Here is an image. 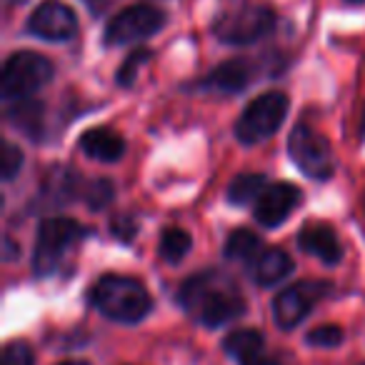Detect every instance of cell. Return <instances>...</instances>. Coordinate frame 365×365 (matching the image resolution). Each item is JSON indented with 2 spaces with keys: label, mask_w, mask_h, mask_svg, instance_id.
Returning a JSON list of instances; mask_svg holds the SVG:
<instances>
[{
  "label": "cell",
  "mask_w": 365,
  "mask_h": 365,
  "mask_svg": "<svg viewBox=\"0 0 365 365\" xmlns=\"http://www.w3.org/2000/svg\"><path fill=\"white\" fill-rule=\"evenodd\" d=\"M263 343L265 340L258 330L240 328V330H233V333L225 335L223 350L230 355V358H235L240 365H243L245 360H250V358H255V355L263 353Z\"/></svg>",
  "instance_id": "2e32d148"
},
{
  "label": "cell",
  "mask_w": 365,
  "mask_h": 365,
  "mask_svg": "<svg viewBox=\"0 0 365 365\" xmlns=\"http://www.w3.org/2000/svg\"><path fill=\"white\" fill-rule=\"evenodd\" d=\"M6 260H11L13 258V248H16V245H13V240L11 238H6Z\"/></svg>",
  "instance_id": "83f0119b"
},
{
  "label": "cell",
  "mask_w": 365,
  "mask_h": 365,
  "mask_svg": "<svg viewBox=\"0 0 365 365\" xmlns=\"http://www.w3.org/2000/svg\"><path fill=\"white\" fill-rule=\"evenodd\" d=\"M350 3H363V0H350Z\"/></svg>",
  "instance_id": "f546056e"
},
{
  "label": "cell",
  "mask_w": 365,
  "mask_h": 365,
  "mask_svg": "<svg viewBox=\"0 0 365 365\" xmlns=\"http://www.w3.org/2000/svg\"><path fill=\"white\" fill-rule=\"evenodd\" d=\"M113 182L110 180H106V178H101V180H93V182H88V188H86V203H88V208L91 210H103L106 205H110V200H113Z\"/></svg>",
  "instance_id": "7402d4cb"
},
{
  "label": "cell",
  "mask_w": 365,
  "mask_h": 365,
  "mask_svg": "<svg viewBox=\"0 0 365 365\" xmlns=\"http://www.w3.org/2000/svg\"><path fill=\"white\" fill-rule=\"evenodd\" d=\"M88 230L73 218H48L38 228L36 255H33V270L38 275H51L58 270L61 260L66 258L68 248L86 235Z\"/></svg>",
  "instance_id": "5b68a950"
},
{
  "label": "cell",
  "mask_w": 365,
  "mask_h": 365,
  "mask_svg": "<svg viewBox=\"0 0 365 365\" xmlns=\"http://www.w3.org/2000/svg\"><path fill=\"white\" fill-rule=\"evenodd\" d=\"M135 233H138V225L130 215H118V218H113V235L120 238L123 243H130Z\"/></svg>",
  "instance_id": "484cf974"
},
{
  "label": "cell",
  "mask_w": 365,
  "mask_h": 365,
  "mask_svg": "<svg viewBox=\"0 0 365 365\" xmlns=\"http://www.w3.org/2000/svg\"><path fill=\"white\" fill-rule=\"evenodd\" d=\"M91 303L115 323H140L153 308L145 285L128 275H103L91 290Z\"/></svg>",
  "instance_id": "7a4b0ae2"
},
{
  "label": "cell",
  "mask_w": 365,
  "mask_h": 365,
  "mask_svg": "<svg viewBox=\"0 0 365 365\" xmlns=\"http://www.w3.org/2000/svg\"><path fill=\"white\" fill-rule=\"evenodd\" d=\"M51 81L53 63L41 53L23 51L6 61L0 88H3V98H8V101H23V98H31L33 93H38L43 86H48Z\"/></svg>",
  "instance_id": "3957f363"
},
{
  "label": "cell",
  "mask_w": 365,
  "mask_h": 365,
  "mask_svg": "<svg viewBox=\"0 0 365 365\" xmlns=\"http://www.w3.org/2000/svg\"><path fill=\"white\" fill-rule=\"evenodd\" d=\"M190 233H185L182 228H168L163 230L160 243H158V253L165 263H180L185 255L190 253Z\"/></svg>",
  "instance_id": "d6986e66"
},
{
  "label": "cell",
  "mask_w": 365,
  "mask_h": 365,
  "mask_svg": "<svg viewBox=\"0 0 365 365\" xmlns=\"http://www.w3.org/2000/svg\"><path fill=\"white\" fill-rule=\"evenodd\" d=\"M165 23L158 8L153 6H130L120 11L106 28V43L108 46H125V43H135L143 38L158 33Z\"/></svg>",
  "instance_id": "9c48e42d"
},
{
  "label": "cell",
  "mask_w": 365,
  "mask_h": 365,
  "mask_svg": "<svg viewBox=\"0 0 365 365\" xmlns=\"http://www.w3.org/2000/svg\"><path fill=\"white\" fill-rule=\"evenodd\" d=\"M288 96L278 91L255 98L235 123V138L243 145H255V143L268 140L283 125L285 115H288Z\"/></svg>",
  "instance_id": "277c9868"
},
{
  "label": "cell",
  "mask_w": 365,
  "mask_h": 365,
  "mask_svg": "<svg viewBox=\"0 0 365 365\" xmlns=\"http://www.w3.org/2000/svg\"><path fill=\"white\" fill-rule=\"evenodd\" d=\"M298 245L305 253L315 255L320 263L325 265H335L343 258V248H340V240L335 235V230L328 223H310L300 230L298 235Z\"/></svg>",
  "instance_id": "7c38bea8"
},
{
  "label": "cell",
  "mask_w": 365,
  "mask_h": 365,
  "mask_svg": "<svg viewBox=\"0 0 365 365\" xmlns=\"http://www.w3.org/2000/svg\"><path fill=\"white\" fill-rule=\"evenodd\" d=\"M243 365H283V363H280V360H275V358H265V355L260 353V355H255V358L245 360Z\"/></svg>",
  "instance_id": "4316f807"
},
{
  "label": "cell",
  "mask_w": 365,
  "mask_h": 365,
  "mask_svg": "<svg viewBox=\"0 0 365 365\" xmlns=\"http://www.w3.org/2000/svg\"><path fill=\"white\" fill-rule=\"evenodd\" d=\"M250 81H253V66L243 58H235V61L215 68L205 81V86L220 93H240L250 86Z\"/></svg>",
  "instance_id": "9a60e30c"
},
{
  "label": "cell",
  "mask_w": 365,
  "mask_h": 365,
  "mask_svg": "<svg viewBox=\"0 0 365 365\" xmlns=\"http://www.w3.org/2000/svg\"><path fill=\"white\" fill-rule=\"evenodd\" d=\"M11 120L16 123L18 128H23L26 133H31L33 138H38V130H41V118H43V106L36 101H28L23 98L18 106L11 108Z\"/></svg>",
  "instance_id": "ffe728a7"
},
{
  "label": "cell",
  "mask_w": 365,
  "mask_h": 365,
  "mask_svg": "<svg viewBox=\"0 0 365 365\" xmlns=\"http://www.w3.org/2000/svg\"><path fill=\"white\" fill-rule=\"evenodd\" d=\"M250 273H253V280L260 288H270V285H278L280 280H285L293 273V258L280 248H268L253 260Z\"/></svg>",
  "instance_id": "5bb4252c"
},
{
  "label": "cell",
  "mask_w": 365,
  "mask_h": 365,
  "mask_svg": "<svg viewBox=\"0 0 365 365\" xmlns=\"http://www.w3.org/2000/svg\"><path fill=\"white\" fill-rule=\"evenodd\" d=\"M305 340L310 345H315V348H335V345H340L345 340V330L340 325L328 323V325H320V328H313L305 335Z\"/></svg>",
  "instance_id": "603a6c76"
},
{
  "label": "cell",
  "mask_w": 365,
  "mask_h": 365,
  "mask_svg": "<svg viewBox=\"0 0 365 365\" xmlns=\"http://www.w3.org/2000/svg\"><path fill=\"white\" fill-rule=\"evenodd\" d=\"M363 203H365V198H363Z\"/></svg>",
  "instance_id": "1f68e13d"
},
{
  "label": "cell",
  "mask_w": 365,
  "mask_h": 365,
  "mask_svg": "<svg viewBox=\"0 0 365 365\" xmlns=\"http://www.w3.org/2000/svg\"><path fill=\"white\" fill-rule=\"evenodd\" d=\"M260 253H263V243L248 228H238L225 240V258L230 260H243L245 263V260H255Z\"/></svg>",
  "instance_id": "ac0fdd59"
},
{
  "label": "cell",
  "mask_w": 365,
  "mask_h": 365,
  "mask_svg": "<svg viewBox=\"0 0 365 365\" xmlns=\"http://www.w3.org/2000/svg\"><path fill=\"white\" fill-rule=\"evenodd\" d=\"M300 200V190L293 182H273L260 193V198L255 200V220L263 228H278L280 223L288 220V215L293 213V208Z\"/></svg>",
  "instance_id": "8fae6325"
},
{
  "label": "cell",
  "mask_w": 365,
  "mask_h": 365,
  "mask_svg": "<svg viewBox=\"0 0 365 365\" xmlns=\"http://www.w3.org/2000/svg\"><path fill=\"white\" fill-rule=\"evenodd\" d=\"M81 150L98 163H115L125 153V140L110 128H91L78 140Z\"/></svg>",
  "instance_id": "4fadbf2b"
},
{
  "label": "cell",
  "mask_w": 365,
  "mask_h": 365,
  "mask_svg": "<svg viewBox=\"0 0 365 365\" xmlns=\"http://www.w3.org/2000/svg\"><path fill=\"white\" fill-rule=\"evenodd\" d=\"M178 303L205 328H220L245 313V298L238 283L223 270L193 275L178 290Z\"/></svg>",
  "instance_id": "6da1fadb"
},
{
  "label": "cell",
  "mask_w": 365,
  "mask_h": 365,
  "mask_svg": "<svg viewBox=\"0 0 365 365\" xmlns=\"http://www.w3.org/2000/svg\"><path fill=\"white\" fill-rule=\"evenodd\" d=\"M363 133H365V118H363Z\"/></svg>",
  "instance_id": "4dcf8cb0"
},
{
  "label": "cell",
  "mask_w": 365,
  "mask_h": 365,
  "mask_svg": "<svg viewBox=\"0 0 365 365\" xmlns=\"http://www.w3.org/2000/svg\"><path fill=\"white\" fill-rule=\"evenodd\" d=\"M330 290L328 283L320 280H303L295 283L290 288H285L283 293L275 295L273 300V320L280 330H293L308 318V313L313 310V305L320 298H325Z\"/></svg>",
  "instance_id": "ba28073f"
},
{
  "label": "cell",
  "mask_w": 365,
  "mask_h": 365,
  "mask_svg": "<svg viewBox=\"0 0 365 365\" xmlns=\"http://www.w3.org/2000/svg\"><path fill=\"white\" fill-rule=\"evenodd\" d=\"M275 28V13L265 6H245L240 11L230 13V16L220 18L215 26V36L223 43L230 46H248L260 38H265L268 33H273Z\"/></svg>",
  "instance_id": "52a82bcc"
},
{
  "label": "cell",
  "mask_w": 365,
  "mask_h": 365,
  "mask_svg": "<svg viewBox=\"0 0 365 365\" xmlns=\"http://www.w3.org/2000/svg\"><path fill=\"white\" fill-rule=\"evenodd\" d=\"M150 56H153V53L148 51V48H138V51H133L130 56L125 58V63L120 66V71H118V78H115L118 86L130 88L133 83H135V78H138V71H140V68L150 61Z\"/></svg>",
  "instance_id": "44dd1931"
},
{
  "label": "cell",
  "mask_w": 365,
  "mask_h": 365,
  "mask_svg": "<svg viewBox=\"0 0 365 365\" xmlns=\"http://www.w3.org/2000/svg\"><path fill=\"white\" fill-rule=\"evenodd\" d=\"M0 365H33V350L28 343H11L6 350H3V363Z\"/></svg>",
  "instance_id": "d4e9b609"
},
{
  "label": "cell",
  "mask_w": 365,
  "mask_h": 365,
  "mask_svg": "<svg viewBox=\"0 0 365 365\" xmlns=\"http://www.w3.org/2000/svg\"><path fill=\"white\" fill-rule=\"evenodd\" d=\"M265 188H268L265 185V175H260V173H243V175L233 178V182L228 185V200L233 205L255 203Z\"/></svg>",
  "instance_id": "e0dca14e"
},
{
  "label": "cell",
  "mask_w": 365,
  "mask_h": 365,
  "mask_svg": "<svg viewBox=\"0 0 365 365\" xmlns=\"http://www.w3.org/2000/svg\"><path fill=\"white\" fill-rule=\"evenodd\" d=\"M58 365H91V363H86V360H63Z\"/></svg>",
  "instance_id": "f1b7e54d"
},
{
  "label": "cell",
  "mask_w": 365,
  "mask_h": 365,
  "mask_svg": "<svg viewBox=\"0 0 365 365\" xmlns=\"http://www.w3.org/2000/svg\"><path fill=\"white\" fill-rule=\"evenodd\" d=\"M21 168H23V150L6 140L3 148H0V173H3V180H13L21 173Z\"/></svg>",
  "instance_id": "cb8c5ba5"
},
{
  "label": "cell",
  "mask_w": 365,
  "mask_h": 365,
  "mask_svg": "<svg viewBox=\"0 0 365 365\" xmlns=\"http://www.w3.org/2000/svg\"><path fill=\"white\" fill-rule=\"evenodd\" d=\"M288 153L293 163L313 180H328L335 173V155L328 138L305 123H298L288 138Z\"/></svg>",
  "instance_id": "8992f818"
},
{
  "label": "cell",
  "mask_w": 365,
  "mask_h": 365,
  "mask_svg": "<svg viewBox=\"0 0 365 365\" xmlns=\"http://www.w3.org/2000/svg\"><path fill=\"white\" fill-rule=\"evenodd\" d=\"M28 31L33 36L43 38V41H68L76 36L78 21L76 13L68 6L58 3V0H46L41 8H36V13L28 21Z\"/></svg>",
  "instance_id": "30bf717a"
}]
</instances>
